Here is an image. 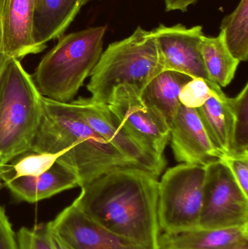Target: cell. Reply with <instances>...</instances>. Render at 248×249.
Instances as JSON below:
<instances>
[{
  "instance_id": "44dd1931",
  "label": "cell",
  "mask_w": 248,
  "mask_h": 249,
  "mask_svg": "<svg viewBox=\"0 0 248 249\" xmlns=\"http://www.w3.org/2000/svg\"><path fill=\"white\" fill-rule=\"evenodd\" d=\"M234 115L232 142L228 155L248 153V83L234 98H229Z\"/></svg>"
},
{
  "instance_id": "5b68a950",
  "label": "cell",
  "mask_w": 248,
  "mask_h": 249,
  "mask_svg": "<svg viewBox=\"0 0 248 249\" xmlns=\"http://www.w3.org/2000/svg\"><path fill=\"white\" fill-rule=\"evenodd\" d=\"M164 70L155 38L138 26L128 37L110 44L102 53L87 89L94 102L107 105L118 86L130 85L141 90Z\"/></svg>"
},
{
  "instance_id": "ffe728a7",
  "label": "cell",
  "mask_w": 248,
  "mask_h": 249,
  "mask_svg": "<svg viewBox=\"0 0 248 249\" xmlns=\"http://www.w3.org/2000/svg\"><path fill=\"white\" fill-rule=\"evenodd\" d=\"M221 33L227 49L239 61L248 59V0H240L234 11L223 18Z\"/></svg>"
},
{
  "instance_id": "e0dca14e",
  "label": "cell",
  "mask_w": 248,
  "mask_h": 249,
  "mask_svg": "<svg viewBox=\"0 0 248 249\" xmlns=\"http://www.w3.org/2000/svg\"><path fill=\"white\" fill-rule=\"evenodd\" d=\"M191 79L178 71L164 70L141 90L144 100L160 114L170 129L181 106V90Z\"/></svg>"
},
{
  "instance_id": "6da1fadb",
  "label": "cell",
  "mask_w": 248,
  "mask_h": 249,
  "mask_svg": "<svg viewBox=\"0 0 248 249\" xmlns=\"http://www.w3.org/2000/svg\"><path fill=\"white\" fill-rule=\"evenodd\" d=\"M73 203L112 233L145 249H159L158 177L118 167L83 186Z\"/></svg>"
},
{
  "instance_id": "ac0fdd59",
  "label": "cell",
  "mask_w": 248,
  "mask_h": 249,
  "mask_svg": "<svg viewBox=\"0 0 248 249\" xmlns=\"http://www.w3.org/2000/svg\"><path fill=\"white\" fill-rule=\"evenodd\" d=\"M198 111L204 126L217 150L224 155L231 149L234 115L224 92L212 95Z\"/></svg>"
},
{
  "instance_id": "9c48e42d",
  "label": "cell",
  "mask_w": 248,
  "mask_h": 249,
  "mask_svg": "<svg viewBox=\"0 0 248 249\" xmlns=\"http://www.w3.org/2000/svg\"><path fill=\"white\" fill-rule=\"evenodd\" d=\"M71 105L86 123L115 146L124 156L139 168L159 177L165 168V158H160L137 141L106 105L97 103L91 98L80 97Z\"/></svg>"
},
{
  "instance_id": "cb8c5ba5",
  "label": "cell",
  "mask_w": 248,
  "mask_h": 249,
  "mask_svg": "<svg viewBox=\"0 0 248 249\" xmlns=\"http://www.w3.org/2000/svg\"><path fill=\"white\" fill-rule=\"evenodd\" d=\"M17 249H54L49 224H41L32 229L22 228L17 232Z\"/></svg>"
},
{
  "instance_id": "83f0119b",
  "label": "cell",
  "mask_w": 248,
  "mask_h": 249,
  "mask_svg": "<svg viewBox=\"0 0 248 249\" xmlns=\"http://www.w3.org/2000/svg\"><path fill=\"white\" fill-rule=\"evenodd\" d=\"M50 229L51 240H52L54 249H72L71 247H68L64 241H63L54 231H52L50 227Z\"/></svg>"
},
{
  "instance_id": "f546056e",
  "label": "cell",
  "mask_w": 248,
  "mask_h": 249,
  "mask_svg": "<svg viewBox=\"0 0 248 249\" xmlns=\"http://www.w3.org/2000/svg\"><path fill=\"white\" fill-rule=\"evenodd\" d=\"M235 249H248V244H245V245L241 246Z\"/></svg>"
},
{
  "instance_id": "484cf974",
  "label": "cell",
  "mask_w": 248,
  "mask_h": 249,
  "mask_svg": "<svg viewBox=\"0 0 248 249\" xmlns=\"http://www.w3.org/2000/svg\"><path fill=\"white\" fill-rule=\"evenodd\" d=\"M0 249H17L16 234L6 215L4 208L0 205Z\"/></svg>"
},
{
  "instance_id": "ba28073f",
  "label": "cell",
  "mask_w": 248,
  "mask_h": 249,
  "mask_svg": "<svg viewBox=\"0 0 248 249\" xmlns=\"http://www.w3.org/2000/svg\"><path fill=\"white\" fill-rule=\"evenodd\" d=\"M108 107L128 132L156 156L165 158L170 127L160 114L143 99L141 90L122 85L114 90Z\"/></svg>"
},
{
  "instance_id": "3957f363",
  "label": "cell",
  "mask_w": 248,
  "mask_h": 249,
  "mask_svg": "<svg viewBox=\"0 0 248 249\" xmlns=\"http://www.w3.org/2000/svg\"><path fill=\"white\" fill-rule=\"evenodd\" d=\"M43 96L32 75L7 58L0 75V179L7 165L30 150L40 124Z\"/></svg>"
},
{
  "instance_id": "4316f807",
  "label": "cell",
  "mask_w": 248,
  "mask_h": 249,
  "mask_svg": "<svg viewBox=\"0 0 248 249\" xmlns=\"http://www.w3.org/2000/svg\"><path fill=\"white\" fill-rule=\"evenodd\" d=\"M199 0H164L165 10L167 12L187 11L189 6L193 5Z\"/></svg>"
},
{
  "instance_id": "7a4b0ae2",
  "label": "cell",
  "mask_w": 248,
  "mask_h": 249,
  "mask_svg": "<svg viewBox=\"0 0 248 249\" xmlns=\"http://www.w3.org/2000/svg\"><path fill=\"white\" fill-rule=\"evenodd\" d=\"M64 149L56 162L75 174L80 187L118 167L139 168L96 133L71 103L43 96L42 120L29 151L55 154Z\"/></svg>"
},
{
  "instance_id": "2e32d148",
  "label": "cell",
  "mask_w": 248,
  "mask_h": 249,
  "mask_svg": "<svg viewBox=\"0 0 248 249\" xmlns=\"http://www.w3.org/2000/svg\"><path fill=\"white\" fill-rule=\"evenodd\" d=\"M248 244V225L228 229L196 228L160 234V249H235Z\"/></svg>"
},
{
  "instance_id": "8fae6325",
  "label": "cell",
  "mask_w": 248,
  "mask_h": 249,
  "mask_svg": "<svg viewBox=\"0 0 248 249\" xmlns=\"http://www.w3.org/2000/svg\"><path fill=\"white\" fill-rule=\"evenodd\" d=\"M49 225L72 249H145L105 229L74 203L65 208Z\"/></svg>"
},
{
  "instance_id": "d6986e66",
  "label": "cell",
  "mask_w": 248,
  "mask_h": 249,
  "mask_svg": "<svg viewBox=\"0 0 248 249\" xmlns=\"http://www.w3.org/2000/svg\"><path fill=\"white\" fill-rule=\"evenodd\" d=\"M202 55L211 81L220 88L227 87L234 79L240 62L227 49L221 32L214 37L204 36Z\"/></svg>"
},
{
  "instance_id": "8992f818",
  "label": "cell",
  "mask_w": 248,
  "mask_h": 249,
  "mask_svg": "<svg viewBox=\"0 0 248 249\" xmlns=\"http://www.w3.org/2000/svg\"><path fill=\"white\" fill-rule=\"evenodd\" d=\"M205 166L182 163L167 170L159 181L158 220L163 233H177L198 227Z\"/></svg>"
},
{
  "instance_id": "277c9868",
  "label": "cell",
  "mask_w": 248,
  "mask_h": 249,
  "mask_svg": "<svg viewBox=\"0 0 248 249\" xmlns=\"http://www.w3.org/2000/svg\"><path fill=\"white\" fill-rule=\"evenodd\" d=\"M106 29L88 28L60 38L32 75L42 96L61 103L73 100L103 53Z\"/></svg>"
},
{
  "instance_id": "603a6c76",
  "label": "cell",
  "mask_w": 248,
  "mask_h": 249,
  "mask_svg": "<svg viewBox=\"0 0 248 249\" xmlns=\"http://www.w3.org/2000/svg\"><path fill=\"white\" fill-rule=\"evenodd\" d=\"M222 91L221 88L215 83L202 79L192 78L181 90L179 101L181 105L191 109L202 107L212 95Z\"/></svg>"
},
{
  "instance_id": "d4e9b609",
  "label": "cell",
  "mask_w": 248,
  "mask_h": 249,
  "mask_svg": "<svg viewBox=\"0 0 248 249\" xmlns=\"http://www.w3.org/2000/svg\"><path fill=\"white\" fill-rule=\"evenodd\" d=\"M221 160L228 167L243 193L248 197V153L224 155Z\"/></svg>"
},
{
  "instance_id": "f1b7e54d",
  "label": "cell",
  "mask_w": 248,
  "mask_h": 249,
  "mask_svg": "<svg viewBox=\"0 0 248 249\" xmlns=\"http://www.w3.org/2000/svg\"><path fill=\"white\" fill-rule=\"evenodd\" d=\"M7 58L6 57L4 52V47H3L2 32H1V23H0V75L1 71L4 69V64L7 61Z\"/></svg>"
},
{
  "instance_id": "4fadbf2b",
  "label": "cell",
  "mask_w": 248,
  "mask_h": 249,
  "mask_svg": "<svg viewBox=\"0 0 248 249\" xmlns=\"http://www.w3.org/2000/svg\"><path fill=\"white\" fill-rule=\"evenodd\" d=\"M36 0H0V23L7 58L20 60L42 52L33 39Z\"/></svg>"
},
{
  "instance_id": "4dcf8cb0",
  "label": "cell",
  "mask_w": 248,
  "mask_h": 249,
  "mask_svg": "<svg viewBox=\"0 0 248 249\" xmlns=\"http://www.w3.org/2000/svg\"><path fill=\"white\" fill-rule=\"evenodd\" d=\"M3 181H1V179H0V189L2 187V186L4 185V183H2Z\"/></svg>"
},
{
  "instance_id": "7c38bea8",
  "label": "cell",
  "mask_w": 248,
  "mask_h": 249,
  "mask_svg": "<svg viewBox=\"0 0 248 249\" xmlns=\"http://www.w3.org/2000/svg\"><path fill=\"white\" fill-rule=\"evenodd\" d=\"M175 159L182 163L205 165L222 158L195 109L181 105L170 129Z\"/></svg>"
},
{
  "instance_id": "5bb4252c",
  "label": "cell",
  "mask_w": 248,
  "mask_h": 249,
  "mask_svg": "<svg viewBox=\"0 0 248 249\" xmlns=\"http://www.w3.org/2000/svg\"><path fill=\"white\" fill-rule=\"evenodd\" d=\"M2 181L17 200L31 203L79 187L75 174L58 162L38 177H3Z\"/></svg>"
},
{
  "instance_id": "52a82bcc",
  "label": "cell",
  "mask_w": 248,
  "mask_h": 249,
  "mask_svg": "<svg viewBox=\"0 0 248 249\" xmlns=\"http://www.w3.org/2000/svg\"><path fill=\"white\" fill-rule=\"evenodd\" d=\"M248 225V197L221 160L205 165L202 209L198 228L228 229Z\"/></svg>"
},
{
  "instance_id": "9a60e30c",
  "label": "cell",
  "mask_w": 248,
  "mask_h": 249,
  "mask_svg": "<svg viewBox=\"0 0 248 249\" xmlns=\"http://www.w3.org/2000/svg\"><path fill=\"white\" fill-rule=\"evenodd\" d=\"M90 1L93 0H36L32 33L41 51L50 41L64 36L82 7Z\"/></svg>"
},
{
  "instance_id": "7402d4cb",
  "label": "cell",
  "mask_w": 248,
  "mask_h": 249,
  "mask_svg": "<svg viewBox=\"0 0 248 249\" xmlns=\"http://www.w3.org/2000/svg\"><path fill=\"white\" fill-rule=\"evenodd\" d=\"M64 152H66L65 149L55 154L44 153V152L39 153V152L29 151L13 160L7 165L4 174L9 173V171H13L15 173L14 175L4 176V177H13L17 178L21 177L40 176L41 174H44L49 170Z\"/></svg>"
},
{
  "instance_id": "30bf717a",
  "label": "cell",
  "mask_w": 248,
  "mask_h": 249,
  "mask_svg": "<svg viewBox=\"0 0 248 249\" xmlns=\"http://www.w3.org/2000/svg\"><path fill=\"white\" fill-rule=\"evenodd\" d=\"M158 45L165 70H172L213 83L208 76L202 55V26L187 28L183 25H159L151 31Z\"/></svg>"
}]
</instances>
